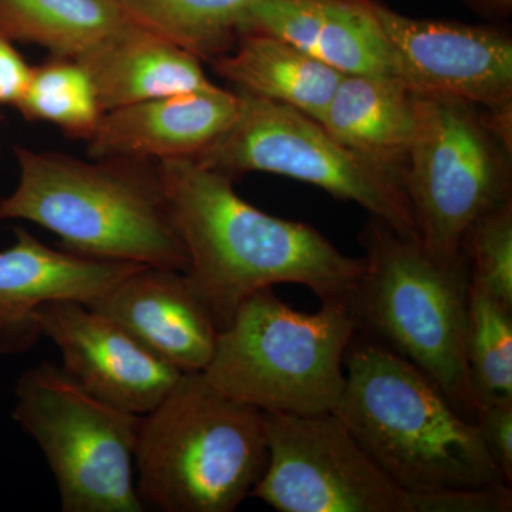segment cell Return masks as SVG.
<instances>
[{
  "label": "cell",
  "mask_w": 512,
  "mask_h": 512,
  "mask_svg": "<svg viewBox=\"0 0 512 512\" xmlns=\"http://www.w3.org/2000/svg\"><path fill=\"white\" fill-rule=\"evenodd\" d=\"M168 210L185 251V279L218 330L245 299L275 285L306 286L322 302H349L363 259L340 252L305 222L266 214L234 178L194 158L158 161Z\"/></svg>",
  "instance_id": "obj_1"
},
{
  "label": "cell",
  "mask_w": 512,
  "mask_h": 512,
  "mask_svg": "<svg viewBox=\"0 0 512 512\" xmlns=\"http://www.w3.org/2000/svg\"><path fill=\"white\" fill-rule=\"evenodd\" d=\"M345 377L332 413L404 493L507 483L477 424L402 357L355 333Z\"/></svg>",
  "instance_id": "obj_2"
},
{
  "label": "cell",
  "mask_w": 512,
  "mask_h": 512,
  "mask_svg": "<svg viewBox=\"0 0 512 512\" xmlns=\"http://www.w3.org/2000/svg\"><path fill=\"white\" fill-rule=\"evenodd\" d=\"M19 181L0 200V221L53 232L60 248L103 261L184 272L187 251L175 228L157 163L80 158L15 147Z\"/></svg>",
  "instance_id": "obj_3"
},
{
  "label": "cell",
  "mask_w": 512,
  "mask_h": 512,
  "mask_svg": "<svg viewBox=\"0 0 512 512\" xmlns=\"http://www.w3.org/2000/svg\"><path fill=\"white\" fill-rule=\"evenodd\" d=\"M359 242L363 269L348 302L356 335L416 367L474 421L466 352L471 288L466 254H434L420 239L404 237L373 217Z\"/></svg>",
  "instance_id": "obj_4"
},
{
  "label": "cell",
  "mask_w": 512,
  "mask_h": 512,
  "mask_svg": "<svg viewBox=\"0 0 512 512\" xmlns=\"http://www.w3.org/2000/svg\"><path fill=\"white\" fill-rule=\"evenodd\" d=\"M268 461L265 417L229 399L202 373H184L140 419L137 493L161 512H234Z\"/></svg>",
  "instance_id": "obj_5"
},
{
  "label": "cell",
  "mask_w": 512,
  "mask_h": 512,
  "mask_svg": "<svg viewBox=\"0 0 512 512\" xmlns=\"http://www.w3.org/2000/svg\"><path fill=\"white\" fill-rule=\"evenodd\" d=\"M355 335L346 302L299 312L272 288L249 296L218 332L202 376L214 389L262 413H332L345 387Z\"/></svg>",
  "instance_id": "obj_6"
},
{
  "label": "cell",
  "mask_w": 512,
  "mask_h": 512,
  "mask_svg": "<svg viewBox=\"0 0 512 512\" xmlns=\"http://www.w3.org/2000/svg\"><path fill=\"white\" fill-rule=\"evenodd\" d=\"M237 93V117L194 160L231 178L268 173L311 184L355 202L404 237L420 239L402 165L345 146L292 107Z\"/></svg>",
  "instance_id": "obj_7"
},
{
  "label": "cell",
  "mask_w": 512,
  "mask_h": 512,
  "mask_svg": "<svg viewBox=\"0 0 512 512\" xmlns=\"http://www.w3.org/2000/svg\"><path fill=\"white\" fill-rule=\"evenodd\" d=\"M15 394L13 419L42 450L62 511H146L136 485L141 416L97 399L53 363L26 370Z\"/></svg>",
  "instance_id": "obj_8"
},
{
  "label": "cell",
  "mask_w": 512,
  "mask_h": 512,
  "mask_svg": "<svg viewBox=\"0 0 512 512\" xmlns=\"http://www.w3.org/2000/svg\"><path fill=\"white\" fill-rule=\"evenodd\" d=\"M512 144L487 111L468 101L423 96L404 165L420 241L440 256L463 252L471 225L512 200Z\"/></svg>",
  "instance_id": "obj_9"
},
{
  "label": "cell",
  "mask_w": 512,
  "mask_h": 512,
  "mask_svg": "<svg viewBox=\"0 0 512 512\" xmlns=\"http://www.w3.org/2000/svg\"><path fill=\"white\" fill-rule=\"evenodd\" d=\"M268 461L252 497L278 512H412L333 413H264Z\"/></svg>",
  "instance_id": "obj_10"
},
{
  "label": "cell",
  "mask_w": 512,
  "mask_h": 512,
  "mask_svg": "<svg viewBox=\"0 0 512 512\" xmlns=\"http://www.w3.org/2000/svg\"><path fill=\"white\" fill-rule=\"evenodd\" d=\"M394 74L414 93L512 110V36L495 25L417 19L375 0Z\"/></svg>",
  "instance_id": "obj_11"
},
{
  "label": "cell",
  "mask_w": 512,
  "mask_h": 512,
  "mask_svg": "<svg viewBox=\"0 0 512 512\" xmlns=\"http://www.w3.org/2000/svg\"><path fill=\"white\" fill-rule=\"evenodd\" d=\"M36 319L42 336L59 350L64 372L97 399L126 412H151L184 375L83 302H47Z\"/></svg>",
  "instance_id": "obj_12"
},
{
  "label": "cell",
  "mask_w": 512,
  "mask_h": 512,
  "mask_svg": "<svg viewBox=\"0 0 512 512\" xmlns=\"http://www.w3.org/2000/svg\"><path fill=\"white\" fill-rule=\"evenodd\" d=\"M137 266L50 248L16 229L15 242L0 251V356L26 352L43 338L40 306L62 299L92 302Z\"/></svg>",
  "instance_id": "obj_13"
},
{
  "label": "cell",
  "mask_w": 512,
  "mask_h": 512,
  "mask_svg": "<svg viewBox=\"0 0 512 512\" xmlns=\"http://www.w3.org/2000/svg\"><path fill=\"white\" fill-rule=\"evenodd\" d=\"M84 305L119 323L148 350L183 373H202L218 330L184 272L137 266Z\"/></svg>",
  "instance_id": "obj_14"
},
{
  "label": "cell",
  "mask_w": 512,
  "mask_h": 512,
  "mask_svg": "<svg viewBox=\"0 0 512 512\" xmlns=\"http://www.w3.org/2000/svg\"><path fill=\"white\" fill-rule=\"evenodd\" d=\"M239 94L212 84L103 113L86 141L92 158L158 161L195 158L227 131Z\"/></svg>",
  "instance_id": "obj_15"
},
{
  "label": "cell",
  "mask_w": 512,
  "mask_h": 512,
  "mask_svg": "<svg viewBox=\"0 0 512 512\" xmlns=\"http://www.w3.org/2000/svg\"><path fill=\"white\" fill-rule=\"evenodd\" d=\"M259 33L299 47L342 74L394 77L375 0H256L238 36Z\"/></svg>",
  "instance_id": "obj_16"
},
{
  "label": "cell",
  "mask_w": 512,
  "mask_h": 512,
  "mask_svg": "<svg viewBox=\"0 0 512 512\" xmlns=\"http://www.w3.org/2000/svg\"><path fill=\"white\" fill-rule=\"evenodd\" d=\"M74 59L89 74L101 113L214 84L198 57L140 26Z\"/></svg>",
  "instance_id": "obj_17"
},
{
  "label": "cell",
  "mask_w": 512,
  "mask_h": 512,
  "mask_svg": "<svg viewBox=\"0 0 512 512\" xmlns=\"http://www.w3.org/2000/svg\"><path fill=\"white\" fill-rule=\"evenodd\" d=\"M210 64L235 92L284 104L316 121L343 76L299 47L259 33L239 36L228 53Z\"/></svg>",
  "instance_id": "obj_18"
},
{
  "label": "cell",
  "mask_w": 512,
  "mask_h": 512,
  "mask_svg": "<svg viewBox=\"0 0 512 512\" xmlns=\"http://www.w3.org/2000/svg\"><path fill=\"white\" fill-rule=\"evenodd\" d=\"M419 94L394 77L343 74L322 119L336 140L365 156L406 165Z\"/></svg>",
  "instance_id": "obj_19"
},
{
  "label": "cell",
  "mask_w": 512,
  "mask_h": 512,
  "mask_svg": "<svg viewBox=\"0 0 512 512\" xmlns=\"http://www.w3.org/2000/svg\"><path fill=\"white\" fill-rule=\"evenodd\" d=\"M134 26L120 0H0V36L50 56L74 59Z\"/></svg>",
  "instance_id": "obj_20"
},
{
  "label": "cell",
  "mask_w": 512,
  "mask_h": 512,
  "mask_svg": "<svg viewBox=\"0 0 512 512\" xmlns=\"http://www.w3.org/2000/svg\"><path fill=\"white\" fill-rule=\"evenodd\" d=\"M120 2L137 26L183 47L202 63H210L235 46L239 22L256 0Z\"/></svg>",
  "instance_id": "obj_21"
},
{
  "label": "cell",
  "mask_w": 512,
  "mask_h": 512,
  "mask_svg": "<svg viewBox=\"0 0 512 512\" xmlns=\"http://www.w3.org/2000/svg\"><path fill=\"white\" fill-rule=\"evenodd\" d=\"M16 109L26 120L53 124L66 136L84 141L103 116L89 74L72 57L50 56L32 67Z\"/></svg>",
  "instance_id": "obj_22"
},
{
  "label": "cell",
  "mask_w": 512,
  "mask_h": 512,
  "mask_svg": "<svg viewBox=\"0 0 512 512\" xmlns=\"http://www.w3.org/2000/svg\"><path fill=\"white\" fill-rule=\"evenodd\" d=\"M466 352L474 402H512V306L473 282Z\"/></svg>",
  "instance_id": "obj_23"
},
{
  "label": "cell",
  "mask_w": 512,
  "mask_h": 512,
  "mask_svg": "<svg viewBox=\"0 0 512 512\" xmlns=\"http://www.w3.org/2000/svg\"><path fill=\"white\" fill-rule=\"evenodd\" d=\"M463 251L471 282L512 306V200L471 225Z\"/></svg>",
  "instance_id": "obj_24"
},
{
  "label": "cell",
  "mask_w": 512,
  "mask_h": 512,
  "mask_svg": "<svg viewBox=\"0 0 512 512\" xmlns=\"http://www.w3.org/2000/svg\"><path fill=\"white\" fill-rule=\"evenodd\" d=\"M512 485L494 483L410 495L412 512H511Z\"/></svg>",
  "instance_id": "obj_25"
},
{
  "label": "cell",
  "mask_w": 512,
  "mask_h": 512,
  "mask_svg": "<svg viewBox=\"0 0 512 512\" xmlns=\"http://www.w3.org/2000/svg\"><path fill=\"white\" fill-rule=\"evenodd\" d=\"M474 421L495 466L512 485V402L477 403Z\"/></svg>",
  "instance_id": "obj_26"
},
{
  "label": "cell",
  "mask_w": 512,
  "mask_h": 512,
  "mask_svg": "<svg viewBox=\"0 0 512 512\" xmlns=\"http://www.w3.org/2000/svg\"><path fill=\"white\" fill-rule=\"evenodd\" d=\"M32 66L15 49L13 42L0 36V106L19 103L28 87Z\"/></svg>",
  "instance_id": "obj_27"
},
{
  "label": "cell",
  "mask_w": 512,
  "mask_h": 512,
  "mask_svg": "<svg viewBox=\"0 0 512 512\" xmlns=\"http://www.w3.org/2000/svg\"><path fill=\"white\" fill-rule=\"evenodd\" d=\"M481 18L501 22L512 15V0H458Z\"/></svg>",
  "instance_id": "obj_28"
},
{
  "label": "cell",
  "mask_w": 512,
  "mask_h": 512,
  "mask_svg": "<svg viewBox=\"0 0 512 512\" xmlns=\"http://www.w3.org/2000/svg\"><path fill=\"white\" fill-rule=\"evenodd\" d=\"M0 120H2V116H0Z\"/></svg>",
  "instance_id": "obj_29"
}]
</instances>
